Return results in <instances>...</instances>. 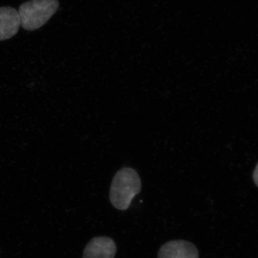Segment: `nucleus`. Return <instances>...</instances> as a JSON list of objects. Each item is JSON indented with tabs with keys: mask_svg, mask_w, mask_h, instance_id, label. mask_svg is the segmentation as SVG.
<instances>
[{
	"mask_svg": "<svg viewBox=\"0 0 258 258\" xmlns=\"http://www.w3.org/2000/svg\"><path fill=\"white\" fill-rule=\"evenodd\" d=\"M253 179L254 183H255V184L258 186V164L254 171Z\"/></svg>",
	"mask_w": 258,
	"mask_h": 258,
	"instance_id": "nucleus-6",
	"label": "nucleus"
},
{
	"mask_svg": "<svg viewBox=\"0 0 258 258\" xmlns=\"http://www.w3.org/2000/svg\"><path fill=\"white\" fill-rule=\"evenodd\" d=\"M158 258H199V251L188 241H169L161 246Z\"/></svg>",
	"mask_w": 258,
	"mask_h": 258,
	"instance_id": "nucleus-3",
	"label": "nucleus"
},
{
	"mask_svg": "<svg viewBox=\"0 0 258 258\" xmlns=\"http://www.w3.org/2000/svg\"><path fill=\"white\" fill-rule=\"evenodd\" d=\"M142 189L138 173L132 168H123L115 174L110 189V200L117 210H126Z\"/></svg>",
	"mask_w": 258,
	"mask_h": 258,
	"instance_id": "nucleus-1",
	"label": "nucleus"
},
{
	"mask_svg": "<svg viewBox=\"0 0 258 258\" xmlns=\"http://www.w3.org/2000/svg\"><path fill=\"white\" fill-rule=\"evenodd\" d=\"M114 241L108 237H96L88 242L83 258H114L116 253Z\"/></svg>",
	"mask_w": 258,
	"mask_h": 258,
	"instance_id": "nucleus-4",
	"label": "nucleus"
},
{
	"mask_svg": "<svg viewBox=\"0 0 258 258\" xmlns=\"http://www.w3.org/2000/svg\"><path fill=\"white\" fill-rule=\"evenodd\" d=\"M20 25L21 20L16 10L10 7L0 8V41L15 36Z\"/></svg>",
	"mask_w": 258,
	"mask_h": 258,
	"instance_id": "nucleus-5",
	"label": "nucleus"
},
{
	"mask_svg": "<svg viewBox=\"0 0 258 258\" xmlns=\"http://www.w3.org/2000/svg\"><path fill=\"white\" fill-rule=\"evenodd\" d=\"M58 7L57 0H30L23 3L18 11L21 26L29 31L41 28L53 16Z\"/></svg>",
	"mask_w": 258,
	"mask_h": 258,
	"instance_id": "nucleus-2",
	"label": "nucleus"
}]
</instances>
